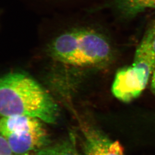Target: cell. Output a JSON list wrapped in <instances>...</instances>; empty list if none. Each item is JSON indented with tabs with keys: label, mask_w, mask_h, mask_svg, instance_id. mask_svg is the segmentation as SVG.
Listing matches in <instances>:
<instances>
[{
	"label": "cell",
	"mask_w": 155,
	"mask_h": 155,
	"mask_svg": "<svg viewBox=\"0 0 155 155\" xmlns=\"http://www.w3.org/2000/svg\"><path fill=\"white\" fill-rule=\"evenodd\" d=\"M58 114L51 96L32 78L17 73L0 78V116L24 115L53 124Z\"/></svg>",
	"instance_id": "cell-1"
},
{
	"label": "cell",
	"mask_w": 155,
	"mask_h": 155,
	"mask_svg": "<svg viewBox=\"0 0 155 155\" xmlns=\"http://www.w3.org/2000/svg\"><path fill=\"white\" fill-rule=\"evenodd\" d=\"M49 52L57 61L79 67L102 65L110 61L112 54L106 38L86 28L75 29L60 35L51 43Z\"/></svg>",
	"instance_id": "cell-2"
},
{
	"label": "cell",
	"mask_w": 155,
	"mask_h": 155,
	"mask_svg": "<svg viewBox=\"0 0 155 155\" xmlns=\"http://www.w3.org/2000/svg\"><path fill=\"white\" fill-rule=\"evenodd\" d=\"M155 21L149 26L137 46L133 64L116 73L111 91L119 101L128 103L137 98L149 83L155 69Z\"/></svg>",
	"instance_id": "cell-3"
},
{
	"label": "cell",
	"mask_w": 155,
	"mask_h": 155,
	"mask_svg": "<svg viewBox=\"0 0 155 155\" xmlns=\"http://www.w3.org/2000/svg\"><path fill=\"white\" fill-rule=\"evenodd\" d=\"M83 155H125L120 142L111 139L97 127H81Z\"/></svg>",
	"instance_id": "cell-4"
},
{
	"label": "cell",
	"mask_w": 155,
	"mask_h": 155,
	"mask_svg": "<svg viewBox=\"0 0 155 155\" xmlns=\"http://www.w3.org/2000/svg\"><path fill=\"white\" fill-rule=\"evenodd\" d=\"M7 140L14 155H22L33 152L46 148L49 142L45 128L28 131L20 134L4 137Z\"/></svg>",
	"instance_id": "cell-5"
},
{
	"label": "cell",
	"mask_w": 155,
	"mask_h": 155,
	"mask_svg": "<svg viewBox=\"0 0 155 155\" xmlns=\"http://www.w3.org/2000/svg\"><path fill=\"white\" fill-rule=\"evenodd\" d=\"M41 121L36 118L24 115L0 116V134L6 137L41 130L45 128Z\"/></svg>",
	"instance_id": "cell-6"
},
{
	"label": "cell",
	"mask_w": 155,
	"mask_h": 155,
	"mask_svg": "<svg viewBox=\"0 0 155 155\" xmlns=\"http://www.w3.org/2000/svg\"><path fill=\"white\" fill-rule=\"evenodd\" d=\"M114 5L119 13L134 17L147 9H155V0H114Z\"/></svg>",
	"instance_id": "cell-7"
},
{
	"label": "cell",
	"mask_w": 155,
	"mask_h": 155,
	"mask_svg": "<svg viewBox=\"0 0 155 155\" xmlns=\"http://www.w3.org/2000/svg\"><path fill=\"white\" fill-rule=\"evenodd\" d=\"M51 155H80L77 150L75 137H70L49 147Z\"/></svg>",
	"instance_id": "cell-8"
},
{
	"label": "cell",
	"mask_w": 155,
	"mask_h": 155,
	"mask_svg": "<svg viewBox=\"0 0 155 155\" xmlns=\"http://www.w3.org/2000/svg\"><path fill=\"white\" fill-rule=\"evenodd\" d=\"M13 155L7 139L0 134V155Z\"/></svg>",
	"instance_id": "cell-9"
},
{
	"label": "cell",
	"mask_w": 155,
	"mask_h": 155,
	"mask_svg": "<svg viewBox=\"0 0 155 155\" xmlns=\"http://www.w3.org/2000/svg\"><path fill=\"white\" fill-rule=\"evenodd\" d=\"M51 155L50 148L46 147L43 148L42 149L38 151L33 152L29 153L27 154H22V155Z\"/></svg>",
	"instance_id": "cell-10"
},
{
	"label": "cell",
	"mask_w": 155,
	"mask_h": 155,
	"mask_svg": "<svg viewBox=\"0 0 155 155\" xmlns=\"http://www.w3.org/2000/svg\"><path fill=\"white\" fill-rule=\"evenodd\" d=\"M151 88L152 92L155 94V69L151 78Z\"/></svg>",
	"instance_id": "cell-11"
},
{
	"label": "cell",
	"mask_w": 155,
	"mask_h": 155,
	"mask_svg": "<svg viewBox=\"0 0 155 155\" xmlns=\"http://www.w3.org/2000/svg\"><path fill=\"white\" fill-rule=\"evenodd\" d=\"M153 48H154V51L155 52V34L154 35V38L153 39Z\"/></svg>",
	"instance_id": "cell-12"
}]
</instances>
